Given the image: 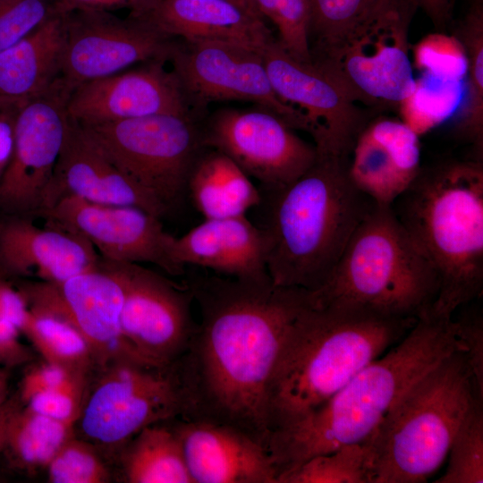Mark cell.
Instances as JSON below:
<instances>
[{
	"label": "cell",
	"instance_id": "6da1fadb",
	"mask_svg": "<svg viewBox=\"0 0 483 483\" xmlns=\"http://www.w3.org/2000/svg\"><path fill=\"white\" fill-rule=\"evenodd\" d=\"M200 323L175 362L183 419L233 427L266 449L267 391L287 333L309 302L308 291L267 281L191 275Z\"/></svg>",
	"mask_w": 483,
	"mask_h": 483
},
{
	"label": "cell",
	"instance_id": "7a4b0ae2",
	"mask_svg": "<svg viewBox=\"0 0 483 483\" xmlns=\"http://www.w3.org/2000/svg\"><path fill=\"white\" fill-rule=\"evenodd\" d=\"M459 349L464 347L457 320L430 311L420 316L397 344L360 369L323 404L269 436L267 450L278 477L316 455L366 442L395 401Z\"/></svg>",
	"mask_w": 483,
	"mask_h": 483
},
{
	"label": "cell",
	"instance_id": "3957f363",
	"mask_svg": "<svg viewBox=\"0 0 483 483\" xmlns=\"http://www.w3.org/2000/svg\"><path fill=\"white\" fill-rule=\"evenodd\" d=\"M417 320L356 308L315 306L309 299L287 333L269 382L270 435L323 404L402 340Z\"/></svg>",
	"mask_w": 483,
	"mask_h": 483
},
{
	"label": "cell",
	"instance_id": "277c9868",
	"mask_svg": "<svg viewBox=\"0 0 483 483\" xmlns=\"http://www.w3.org/2000/svg\"><path fill=\"white\" fill-rule=\"evenodd\" d=\"M391 208L433 267L438 292L429 311L451 318L483 291V160L421 167Z\"/></svg>",
	"mask_w": 483,
	"mask_h": 483
},
{
	"label": "cell",
	"instance_id": "5b68a950",
	"mask_svg": "<svg viewBox=\"0 0 483 483\" xmlns=\"http://www.w3.org/2000/svg\"><path fill=\"white\" fill-rule=\"evenodd\" d=\"M348 161L318 153L304 174L273 191L261 228L273 284L308 292L319 289L357 226L375 207L350 179Z\"/></svg>",
	"mask_w": 483,
	"mask_h": 483
},
{
	"label": "cell",
	"instance_id": "8992f818",
	"mask_svg": "<svg viewBox=\"0 0 483 483\" xmlns=\"http://www.w3.org/2000/svg\"><path fill=\"white\" fill-rule=\"evenodd\" d=\"M475 399L466 352L456 350L414 382L364 442L368 483L426 482Z\"/></svg>",
	"mask_w": 483,
	"mask_h": 483
},
{
	"label": "cell",
	"instance_id": "52a82bcc",
	"mask_svg": "<svg viewBox=\"0 0 483 483\" xmlns=\"http://www.w3.org/2000/svg\"><path fill=\"white\" fill-rule=\"evenodd\" d=\"M437 276L395 216L377 205L360 223L326 283L309 292L315 306L362 309L415 318L428 312Z\"/></svg>",
	"mask_w": 483,
	"mask_h": 483
},
{
	"label": "cell",
	"instance_id": "ba28073f",
	"mask_svg": "<svg viewBox=\"0 0 483 483\" xmlns=\"http://www.w3.org/2000/svg\"><path fill=\"white\" fill-rule=\"evenodd\" d=\"M416 8L412 0H386L311 60L356 103L397 109L415 85L409 27Z\"/></svg>",
	"mask_w": 483,
	"mask_h": 483
},
{
	"label": "cell",
	"instance_id": "9c48e42d",
	"mask_svg": "<svg viewBox=\"0 0 483 483\" xmlns=\"http://www.w3.org/2000/svg\"><path fill=\"white\" fill-rule=\"evenodd\" d=\"M200 123L160 114L79 124L119 170L169 209L187 191L191 170L205 148Z\"/></svg>",
	"mask_w": 483,
	"mask_h": 483
},
{
	"label": "cell",
	"instance_id": "30bf717a",
	"mask_svg": "<svg viewBox=\"0 0 483 483\" xmlns=\"http://www.w3.org/2000/svg\"><path fill=\"white\" fill-rule=\"evenodd\" d=\"M101 370L77 420L89 441L120 446L149 425L184 417L185 401L174 363L158 367L118 362Z\"/></svg>",
	"mask_w": 483,
	"mask_h": 483
},
{
	"label": "cell",
	"instance_id": "8fae6325",
	"mask_svg": "<svg viewBox=\"0 0 483 483\" xmlns=\"http://www.w3.org/2000/svg\"><path fill=\"white\" fill-rule=\"evenodd\" d=\"M167 61L203 116L212 102L248 101L311 135L305 114L275 94L261 52L231 42L175 38Z\"/></svg>",
	"mask_w": 483,
	"mask_h": 483
},
{
	"label": "cell",
	"instance_id": "7c38bea8",
	"mask_svg": "<svg viewBox=\"0 0 483 483\" xmlns=\"http://www.w3.org/2000/svg\"><path fill=\"white\" fill-rule=\"evenodd\" d=\"M17 289L29 308L74 327L89 345L100 369L118 362L153 366L135 351L123 332V284L100 259L96 268L65 280L23 282Z\"/></svg>",
	"mask_w": 483,
	"mask_h": 483
},
{
	"label": "cell",
	"instance_id": "4fadbf2b",
	"mask_svg": "<svg viewBox=\"0 0 483 483\" xmlns=\"http://www.w3.org/2000/svg\"><path fill=\"white\" fill-rule=\"evenodd\" d=\"M202 143L236 163L271 191L304 174L316 161L314 144L263 108H221L201 121Z\"/></svg>",
	"mask_w": 483,
	"mask_h": 483
},
{
	"label": "cell",
	"instance_id": "5bb4252c",
	"mask_svg": "<svg viewBox=\"0 0 483 483\" xmlns=\"http://www.w3.org/2000/svg\"><path fill=\"white\" fill-rule=\"evenodd\" d=\"M65 21L61 79L71 91L139 63L167 62L175 40L144 16L121 19L108 11L77 9Z\"/></svg>",
	"mask_w": 483,
	"mask_h": 483
},
{
	"label": "cell",
	"instance_id": "9a60e30c",
	"mask_svg": "<svg viewBox=\"0 0 483 483\" xmlns=\"http://www.w3.org/2000/svg\"><path fill=\"white\" fill-rule=\"evenodd\" d=\"M123 287V332L135 351L153 366H168L187 351L196 325L192 294L140 264L100 258Z\"/></svg>",
	"mask_w": 483,
	"mask_h": 483
},
{
	"label": "cell",
	"instance_id": "2e32d148",
	"mask_svg": "<svg viewBox=\"0 0 483 483\" xmlns=\"http://www.w3.org/2000/svg\"><path fill=\"white\" fill-rule=\"evenodd\" d=\"M71 93L60 78L15 113L13 153L0 182V208L8 214L42 209L70 123Z\"/></svg>",
	"mask_w": 483,
	"mask_h": 483
},
{
	"label": "cell",
	"instance_id": "e0dca14e",
	"mask_svg": "<svg viewBox=\"0 0 483 483\" xmlns=\"http://www.w3.org/2000/svg\"><path fill=\"white\" fill-rule=\"evenodd\" d=\"M263 60L278 97L301 111L311 126V137L318 154L349 158L368 114L314 61L291 57L276 38L262 51Z\"/></svg>",
	"mask_w": 483,
	"mask_h": 483
},
{
	"label": "cell",
	"instance_id": "ac0fdd59",
	"mask_svg": "<svg viewBox=\"0 0 483 483\" xmlns=\"http://www.w3.org/2000/svg\"><path fill=\"white\" fill-rule=\"evenodd\" d=\"M38 214L85 237L103 258L151 263L174 275L184 273L170 255L173 235L164 230L160 217L142 208L93 203L67 195Z\"/></svg>",
	"mask_w": 483,
	"mask_h": 483
},
{
	"label": "cell",
	"instance_id": "d6986e66",
	"mask_svg": "<svg viewBox=\"0 0 483 483\" xmlns=\"http://www.w3.org/2000/svg\"><path fill=\"white\" fill-rule=\"evenodd\" d=\"M165 63L145 62L77 86L67 101L69 117L91 123L170 114L202 121L180 78Z\"/></svg>",
	"mask_w": 483,
	"mask_h": 483
},
{
	"label": "cell",
	"instance_id": "ffe728a7",
	"mask_svg": "<svg viewBox=\"0 0 483 483\" xmlns=\"http://www.w3.org/2000/svg\"><path fill=\"white\" fill-rule=\"evenodd\" d=\"M67 195L93 203L137 207L158 217L168 210L161 201L119 170L82 127L71 118L40 211Z\"/></svg>",
	"mask_w": 483,
	"mask_h": 483
},
{
	"label": "cell",
	"instance_id": "44dd1931",
	"mask_svg": "<svg viewBox=\"0 0 483 483\" xmlns=\"http://www.w3.org/2000/svg\"><path fill=\"white\" fill-rule=\"evenodd\" d=\"M99 259L85 237L53 222L39 227L20 215L0 220V278L59 282L96 268Z\"/></svg>",
	"mask_w": 483,
	"mask_h": 483
},
{
	"label": "cell",
	"instance_id": "7402d4cb",
	"mask_svg": "<svg viewBox=\"0 0 483 483\" xmlns=\"http://www.w3.org/2000/svg\"><path fill=\"white\" fill-rule=\"evenodd\" d=\"M418 136L400 118L377 116L360 131L352 148V183L377 205L391 206L421 169Z\"/></svg>",
	"mask_w": 483,
	"mask_h": 483
},
{
	"label": "cell",
	"instance_id": "603a6c76",
	"mask_svg": "<svg viewBox=\"0 0 483 483\" xmlns=\"http://www.w3.org/2000/svg\"><path fill=\"white\" fill-rule=\"evenodd\" d=\"M174 425L194 483H278L267 450L227 425L181 419Z\"/></svg>",
	"mask_w": 483,
	"mask_h": 483
},
{
	"label": "cell",
	"instance_id": "cb8c5ba5",
	"mask_svg": "<svg viewBox=\"0 0 483 483\" xmlns=\"http://www.w3.org/2000/svg\"><path fill=\"white\" fill-rule=\"evenodd\" d=\"M170 255L182 269L195 266L239 280H271L263 231L245 216L205 219L182 236H173Z\"/></svg>",
	"mask_w": 483,
	"mask_h": 483
},
{
	"label": "cell",
	"instance_id": "d4e9b609",
	"mask_svg": "<svg viewBox=\"0 0 483 483\" xmlns=\"http://www.w3.org/2000/svg\"><path fill=\"white\" fill-rule=\"evenodd\" d=\"M184 41H225L262 53L275 39L266 21L229 0H158L143 15Z\"/></svg>",
	"mask_w": 483,
	"mask_h": 483
},
{
	"label": "cell",
	"instance_id": "484cf974",
	"mask_svg": "<svg viewBox=\"0 0 483 483\" xmlns=\"http://www.w3.org/2000/svg\"><path fill=\"white\" fill-rule=\"evenodd\" d=\"M65 38V13H59L0 52V112L15 114L61 78Z\"/></svg>",
	"mask_w": 483,
	"mask_h": 483
},
{
	"label": "cell",
	"instance_id": "4316f807",
	"mask_svg": "<svg viewBox=\"0 0 483 483\" xmlns=\"http://www.w3.org/2000/svg\"><path fill=\"white\" fill-rule=\"evenodd\" d=\"M187 191L205 219L245 216L261 200L249 175L229 157L208 147L191 170Z\"/></svg>",
	"mask_w": 483,
	"mask_h": 483
},
{
	"label": "cell",
	"instance_id": "83f0119b",
	"mask_svg": "<svg viewBox=\"0 0 483 483\" xmlns=\"http://www.w3.org/2000/svg\"><path fill=\"white\" fill-rule=\"evenodd\" d=\"M128 442L122 460L126 482L194 483L174 426L149 425Z\"/></svg>",
	"mask_w": 483,
	"mask_h": 483
},
{
	"label": "cell",
	"instance_id": "f1b7e54d",
	"mask_svg": "<svg viewBox=\"0 0 483 483\" xmlns=\"http://www.w3.org/2000/svg\"><path fill=\"white\" fill-rule=\"evenodd\" d=\"M74 425L21 405L10 420L3 453L13 467L22 470L47 468L60 448L74 436Z\"/></svg>",
	"mask_w": 483,
	"mask_h": 483
},
{
	"label": "cell",
	"instance_id": "f546056e",
	"mask_svg": "<svg viewBox=\"0 0 483 483\" xmlns=\"http://www.w3.org/2000/svg\"><path fill=\"white\" fill-rule=\"evenodd\" d=\"M453 35L467 56V74L462 109L456 123L460 137L472 145L474 158L483 156V8L478 0L456 27Z\"/></svg>",
	"mask_w": 483,
	"mask_h": 483
},
{
	"label": "cell",
	"instance_id": "4dcf8cb0",
	"mask_svg": "<svg viewBox=\"0 0 483 483\" xmlns=\"http://www.w3.org/2000/svg\"><path fill=\"white\" fill-rule=\"evenodd\" d=\"M21 334L46 361L85 375L97 368L93 352L82 335L53 315L29 308Z\"/></svg>",
	"mask_w": 483,
	"mask_h": 483
},
{
	"label": "cell",
	"instance_id": "1f68e13d",
	"mask_svg": "<svg viewBox=\"0 0 483 483\" xmlns=\"http://www.w3.org/2000/svg\"><path fill=\"white\" fill-rule=\"evenodd\" d=\"M464 82L439 80L420 74L412 91L398 105L400 119L418 136L440 125L462 102Z\"/></svg>",
	"mask_w": 483,
	"mask_h": 483
},
{
	"label": "cell",
	"instance_id": "d6a6232c",
	"mask_svg": "<svg viewBox=\"0 0 483 483\" xmlns=\"http://www.w3.org/2000/svg\"><path fill=\"white\" fill-rule=\"evenodd\" d=\"M365 443L343 445L281 474L278 483H368Z\"/></svg>",
	"mask_w": 483,
	"mask_h": 483
},
{
	"label": "cell",
	"instance_id": "836d02e7",
	"mask_svg": "<svg viewBox=\"0 0 483 483\" xmlns=\"http://www.w3.org/2000/svg\"><path fill=\"white\" fill-rule=\"evenodd\" d=\"M475 399L452 440L445 474L436 483L483 482V408Z\"/></svg>",
	"mask_w": 483,
	"mask_h": 483
},
{
	"label": "cell",
	"instance_id": "e575fe53",
	"mask_svg": "<svg viewBox=\"0 0 483 483\" xmlns=\"http://www.w3.org/2000/svg\"><path fill=\"white\" fill-rule=\"evenodd\" d=\"M386 0H309L310 54L339 38Z\"/></svg>",
	"mask_w": 483,
	"mask_h": 483
},
{
	"label": "cell",
	"instance_id": "d590c367",
	"mask_svg": "<svg viewBox=\"0 0 483 483\" xmlns=\"http://www.w3.org/2000/svg\"><path fill=\"white\" fill-rule=\"evenodd\" d=\"M412 68L420 74L449 82H463L467 74V56L461 41L453 34L429 33L411 46Z\"/></svg>",
	"mask_w": 483,
	"mask_h": 483
},
{
	"label": "cell",
	"instance_id": "8d00e7d4",
	"mask_svg": "<svg viewBox=\"0 0 483 483\" xmlns=\"http://www.w3.org/2000/svg\"><path fill=\"white\" fill-rule=\"evenodd\" d=\"M52 483H106L110 474L96 449L88 441L70 438L47 467Z\"/></svg>",
	"mask_w": 483,
	"mask_h": 483
},
{
	"label": "cell",
	"instance_id": "74e56055",
	"mask_svg": "<svg viewBox=\"0 0 483 483\" xmlns=\"http://www.w3.org/2000/svg\"><path fill=\"white\" fill-rule=\"evenodd\" d=\"M59 13L56 0H0V52Z\"/></svg>",
	"mask_w": 483,
	"mask_h": 483
},
{
	"label": "cell",
	"instance_id": "f35d334b",
	"mask_svg": "<svg viewBox=\"0 0 483 483\" xmlns=\"http://www.w3.org/2000/svg\"><path fill=\"white\" fill-rule=\"evenodd\" d=\"M88 375L77 374L29 399L23 406L62 421L77 423L85 400Z\"/></svg>",
	"mask_w": 483,
	"mask_h": 483
},
{
	"label": "cell",
	"instance_id": "ab89813d",
	"mask_svg": "<svg viewBox=\"0 0 483 483\" xmlns=\"http://www.w3.org/2000/svg\"><path fill=\"white\" fill-rule=\"evenodd\" d=\"M458 323V337L465 349L478 398L483 402V322L480 316L464 317Z\"/></svg>",
	"mask_w": 483,
	"mask_h": 483
},
{
	"label": "cell",
	"instance_id": "60d3db41",
	"mask_svg": "<svg viewBox=\"0 0 483 483\" xmlns=\"http://www.w3.org/2000/svg\"><path fill=\"white\" fill-rule=\"evenodd\" d=\"M77 374L81 373L44 360L24 373L18 392L20 400L24 404L32 396L57 386Z\"/></svg>",
	"mask_w": 483,
	"mask_h": 483
},
{
	"label": "cell",
	"instance_id": "b9f144b4",
	"mask_svg": "<svg viewBox=\"0 0 483 483\" xmlns=\"http://www.w3.org/2000/svg\"><path fill=\"white\" fill-rule=\"evenodd\" d=\"M158 0H56L60 13H66L77 9L110 11L128 8L131 14L146 15Z\"/></svg>",
	"mask_w": 483,
	"mask_h": 483
},
{
	"label": "cell",
	"instance_id": "7bdbcfd3",
	"mask_svg": "<svg viewBox=\"0 0 483 483\" xmlns=\"http://www.w3.org/2000/svg\"><path fill=\"white\" fill-rule=\"evenodd\" d=\"M28 311V304L19 290L0 278V317L12 320L21 332Z\"/></svg>",
	"mask_w": 483,
	"mask_h": 483
},
{
	"label": "cell",
	"instance_id": "ee69618b",
	"mask_svg": "<svg viewBox=\"0 0 483 483\" xmlns=\"http://www.w3.org/2000/svg\"><path fill=\"white\" fill-rule=\"evenodd\" d=\"M14 115L0 112V182L13 153Z\"/></svg>",
	"mask_w": 483,
	"mask_h": 483
},
{
	"label": "cell",
	"instance_id": "f6af8a7d",
	"mask_svg": "<svg viewBox=\"0 0 483 483\" xmlns=\"http://www.w3.org/2000/svg\"><path fill=\"white\" fill-rule=\"evenodd\" d=\"M422 8L434 25L444 30L450 20L451 0H412Z\"/></svg>",
	"mask_w": 483,
	"mask_h": 483
},
{
	"label": "cell",
	"instance_id": "bcb514c9",
	"mask_svg": "<svg viewBox=\"0 0 483 483\" xmlns=\"http://www.w3.org/2000/svg\"><path fill=\"white\" fill-rule=\"evenodd\" d=\"M22 405L18 394L9 396L0 405V454L3 453L7 428L14 412Z\"/></svg>",
	"mask_w": 483,
	"mask_h": 483
},
{
	"label": "cell",
	"instance_id": "7dc6e473",
	"mask_svg": "<svg viewBox=\"0 0 483 483\" xmlns=\"http://www.w3.org/2000/svg\"><path fill=\"white\" fill-rule=\"evenodd\" d=\"M22 363H25L22 358L0 346V365L12 367Z\"/></svg>",
	"mask_w": 483,
	"mask_h": 483
},
{
	"label": "cell",
	"instance_id": "c3c4849f",
	"mask_svg": "<svg viewBox=\"0 0 483 483\" xmlns=\"http://www.w3.org/2000/svg\"><path fill=\"white\" fill-rule=\"evenodd\" d=\"M9 376L6 370L0 373V405L9 397Z\"/></svg>",
	"mask_w": 483,
	"mask_h": 483
},
{
	"label": "cell",
	"instance_id": "681fc988",
	"mask_svg": "<svg viewBox=\"0 0 483 483\" xmlns=\"http://www.w3.org/2000/svg\"><path fill=\"white\" fill-rule=\"evenodd\" d=\"M229 1H232L237 4L238 5L242 6V8L251 13L252 14L265 20L260 14V13L258 12L253 0H229Z\"/></svg>",
	"mask_w": 483,
	"mask_h": 483
},
{
	"label": "cell",
	"instance_id": "f907efd6",
	"mask_svg": "<svg viewBox=\"0 0 483 483\" xmlns=\"http://www.w3.org/2000/svg\"><path fill=\"white\" fill-rule=\"evenodd\" d=\"M4 370H5V369H0V373H1V372H3Z\"/></svg>",
	"mask_w": 483,
	"mask_h": 483
}]
</instances>
